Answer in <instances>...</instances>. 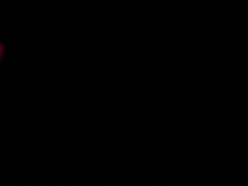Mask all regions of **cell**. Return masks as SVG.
<instances>
[{"instance_id":"6da1fadb","label":"cell","mask_w":248,"mask_h":186,"mask_svg":"<svg viewBox=\"0 0 248 186\" xmlns=\"http://www.w3.org/2000/svg\"><path fill=\"white\" fill-rule=\"evenodd\" d=\"M2 50H3L2 45H1V43H0V57H1V55H2Z\"/></svg>"}]
</instances>
